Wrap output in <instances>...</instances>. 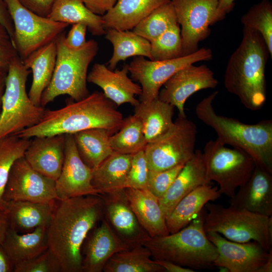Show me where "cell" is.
<instances>
[{
    "instance_id": "obj_5",
    "label": "cell",
    "mask_w": 272,
    "mask_h": 272,
    "mask_svg": "<svg viewBox=\"0 0 272 272\" xmlns=\"http://www.w3.org/2000/svg\"><path fill=\"white\" fill-rule=\"evenodd\" d=\"M206 213L203 209L184 228L172 234L151 237L143 245L154 259L170 261L194 270L213 268L218 252L204 230Z\"/></svg>"
},
{
    "instance_id": "obj_2",
    "label": "cell",
    "mask_w": 272,
    "mask_h": 272,
    "mask_svg": "<svg viewBox=\"0 0 272 272\" xmlns=\"http://www.w3.org/2000/svg\"><path fill=\"white\" fill-rule=\"evenodd\" d=\"M116 106L103 92L95 91L85 98L68 103L61 108L45 110L38 123L15 135L30 139L73 134L93 128H105L112 135L119 130L123 119Z\"/></svg>"
},
{
    "instance_id": "obj_29",
    "label": "cell",
    "mask_w": 272,
    "mask_h": 272,
    "mask_svg": "<svg viewBox=\"0 0 272 272\" xmlns=\"http://www.w3.org/2000/svg\"><path fill=\"white\" fill-rule=\"evenodd\" d=\"M14 265L32 259L48 249L47 227L21 234L9 227L3 244Z\"/></svg>"
},
{
    "instance_id": "obj_23",
    "label": "cell",
    "mask_w": 272,
    "mask_h": 272,
    "mask_svg": "<svg viewBox=\"0 0 272 272\" xmlns=\"http://www.w3.org/2000/svg\"><path fill=\"white\" fill-rule=\"evenodd\" d=\"M230 206L272 216V173L256 165L247 182L229 200Z\"/></svg>"
},
{
    "instance_id": "obj_14",
    "label": "cell",
    "mask_w": 272,
    "mask_h": 272,
    "mask_svg": "<svg viewBox=\"0 0 272 272\" xmlns=\"http://www.w3.org/2000/svg\"><path fill=\"white\" fill-rule=\"evenodd\" d=\"M4 198L7 202L50 203L58 200L55 181L35 170L23 157L17 159L11 168Z\"/></svg>"
},
{
    "instance_id": "obj_24",
    "label": "cell",
    "mask_w": 272,
    "mask_h": 272,
    "mask_svg": "<svg viewBox=\"0 0 272 272\" xmlns=\"http://www.w3.org/2000/svg\"><path fill=\"white\" fill-rule=\"evenodd\" d=\"M123 190L138 221L151 237L169 234L157 197L147 189L125 187Z\"/></svg>"
},
{
    "instance_id": "obj_36",
    "label": "cell",
    "mask_w": 272,
    "mask_h": 272,
    "mask_svg": "<svg viewBox=\"0 0 272 272\" xmlns=\"http://www.w3.org/2000/svg\"><path fill=\"white\" fill-rule=\"evenodd\" d=\"M109 142L113 151L129 155L144 150L148 144L141 122L134 114L123 119L119 130L110 136Z\"/></svg>"
},
{
    "instance_id": "obj_8",
    "label": "cell",
    "mask_w": 272,
    "mask_h": 272,
    "mask_svg": "<svg viewBox=\"0 0 272 272\" xmlns=\"http://www.w3.org/2000/svg\"><path fill=\"white\" fill-rule=\"evenodd\" d=\"M203 223L206 233L214 232L234 242H257L269 251L272 246V217L243 209L208 202Z\"/></svg>"
},
{
    "instance_id": "obj_6",
    "label": "cell",
    "mask_w": 272,
    "mask_h": 272,
    "mask_svg": "<svg viewBox=\"0 0 272 272\" xmlns=\"http://www.w3.org/2000/svg\"><path fill=\"white\" fill-rule=\"evenodd\" d=\"M65 36L63 32L55 39V66L51 82L41 96L40 106L43 107L62 95L78 101L90 94L87 85L88 70L97 54L98 44L90 39L82 47L72 48L65 44Z\"/></svg>"
},
{
    "instance_id": "obj_13",
    "label": "cell",
    "mask_w": 272,
    "mask_h": 272,
    "mask_svg": "<svg viewBox=\"0 0 272 272\" xmlns=\"http://www.w3.org/2000/svg\"><path fill=\"white\" fill-rule=\"evenodd\" d=\"M175 12L182 44V55L198 49L199 43L210 35V27L226 15L218 9V0H170Z\"/></svg>"
},
{
    "instance_id": "obj_41",
    "label": "cell",
    "mask_w": 272,
    "mask_h": 272,
    "mask_svg": "<svg viewBox=\"0 0 272 272\" xmlns=\"http://www.w3.org/2000/svg\"><path fill=\"white\" fill-rule=\"evenodd\" d=\"M14 272H62L60 264L47 249L40 255L14 265Z\"/></svg>"
},
{
    "instance_id": "obj_49",
    "label": "cell",
    "mask_w": 272,
    "mask_h": 272,
    "mask_svg": "<svg viewBox=\"0 0 272 272\" xmlns=\"http://www.w3.org/2000/svg\"><path fill=\"white\" fill-rule=\"evenodd\" d=\"M155 262L169 272H194L193 269L184 267L173 262L160 259H154Z\"/></svg>"
},
{
    "instance_id": "obj_21",
    "label": "cell",
    "mask_w": 272,
    "mask_h": 272,
    "mask_svg": "<svg viewBox=\"0 0 272 272\" xmlns=\"http://www.w3.org/2000/svg\"><path fill=\"white\" fill-rule=\"evenodd\" d=\"M33 138L23 157L35 170L55 181L63 164L65 134Z\"/></svg>"
},
{
    "instance_id": "obj_55",
    "label": "cell",
    "mask_w": 272,
    "mask_h": 272,
    "mask_svg": "<svg viewBox=\"0 0 272 272\" xmlns=\"http://www.w3.org/2000/svg\"><path fill=\"white\" fill-rule=\"evenodd\" d=\"M220 269V271L222 272H230L229 270L225 267L224 266H220L218 267Z\"/></svg>"
},
{
    "instance_id": "obj_40",
    "label": "cell",
    "mask_w": 272,
    "mask_h": 272,
    "mask_svg": "<svg viewBox=\"0 0 272 272\" xmlns=\"http://www.w3.org/2000/svg\"><path fill=\"white\" fill-rule=\"evenodd\" d=\"M152 60H165L182 55L180 28L177 24L150 42Z\"/></svg>"
},
{
    "instance_id": "obj_37",
    "label": "cell",
    "mask_w": 272,
    "mask_h": 272,
    "mask_svg": "<svg viewBox=\"0 0 272 272\" xmlns=\"http://www.w3.org/2000/svg\"><path fill=\"white\" fill-rule=\"evenodd\" d=\"M31 140L11 135L0 139V210L7 211L4 198L6 186L14 162L24 156Z\"/></svg>"
},
{
    "instance_id": "obj_4",
    "label": "cell",
    "mask_w": 272,
    "mask_h": 272,
    "mask_svg": "<svg viewBox=\"0 0 272 272\" xmlns=\"http://www.w3.org/2000/svg\"><path fill=\"white\" fill-rule=\"evenodd\" d=\"M218 94L215 91L200 100L195 107L197 117L214 130L224 145L243 150L256 165L272 173V120L246 124L217 114L213 105Z\"/></svg>"
},
{
    "instance_id": "obj_43",
    "label": "cell",
    "mask_w": 272,
    "mask_h": 272,
    "mask_svg": "<svg viewBox=\"0 0 272 272\" xmlns=\"http://www.w3.org/2000/svg\"><path fill=\"white\" fill-rule=\"evenodd\" d=\"M149 168L144 150L132 155L125 187L147 189Z\"/></svg>"
},
{
    "instance_id": "obj_1",
    "label": "cell",
    "mask_w": 272,
    "mask_h": 272,
    "mask_svg": "<svg viewBox=\"0 0 272 272\" xmlns=\"http://www.w3.org/2000/svg\"><path fill=\"white\" fill-rule=\"evenodd\" d=\"M103 218L100 194L58 200L47 227V237L48 249L62 272H82V245Z\"/></svg>"
},
{
    "instance_id": "obj_26",
    "label": "cell",
    "mask_w": 272,
    "mask_h": 272,
    "mask_svg": "<svg viewBox=\"0 0 272 272\" xmlns=\"http://www.w3.org/2000/svg\"><path fill=\"white\" fill-rule=\"evenodd\" d=\"M169 0H117L102 16L106 30H130L157 8Z\"/></svg>"
},
{
    "instance_id": "obj_46",
    "label": "cell",
    "mask_w": 272,
    "mask_h": 272,
    "mask_svg": "<svg viewBox=\"0 0 272 272\" xmlns=\"http://www.w3.org/2000/svg\"><path fill=\"white\" fill-rule=\"evenodd\" d=\"M25 8L40 16L48 18L56 0H18Z\"/></svg>"
},
{
    "instance_id": "obj_44",
    "label": "cell",
    "mask_w": 272,
    "mask_h": 272,
    "mask_svg": "<svg viewBox=\"0 0 272 272\" xmlns=\"http://www.w3.org/2000/svg\"><path fill=\"white\" fill-rule=\"evenodd\" d=\"M18 56L11 37L0 24V70L7 72L12 60Z\"/></svg>"
},
{
    "instance_id": "obj_11",
    "label": "cell",
    "mask_w": 272,
    "mask_h": 272,
    "mask_svg": "<svg viewBox=\"0 0 272 272\" xmlns=\"http://www.w3.org/2000/svg\"><path fill=\"white\" fill-rule=\"evenodd\" d=\"M13 21V42L20 59L55 40L69 24L34 14L18 0H5Z\"/></svg>"
},
{
    "instance_id": "obj_27",
    "label": "cell",
    "mask_w": 272,
    "mask_h": 272,
    "mask_svg": "<svg viewBox=\"0 0 272 272\" xmlns=\"http://www.w3.org/2000/svg\"><path fill=\"white\" fill-rule=\"evenodd\" d=\"M56 53L55 40L35 51L23 61L25 66L32 72V82L28 95L37 106H40L42 95L52 78Z\"/></svg>"
},
{
    "instance_id": "obj_39",
    "label": "cell",
    "mask_w": 272,
    "mask_h": 272,
    "mask_svg": "<svg viewBox=\"0 0 272 272\" xmlns=\"http://www.w3.org/2000/svg\"><path fill=\"white\" fill-rule=\"evenodd\" d=\"M243 27L254 30L262 36L272 56V4L262 0L248 10L241 18Z\"/></svg>"
},
{
    "instance_id": "obj_52",
    "label": "cell",
    "mask_w": 272,
    "mask_h": 272,
    "mask_svg": "<svg viewBox=\"0 0 272 272\" xmlns=\"http://www.w3.org/2000/svg\"><path fill=\"white\" fill-rule=\"evenodd\" d=\"M218 9L219 11L225 15L229 13L234 8L235 0H218Z\"/></svg>"
},
{
    "instance_id": "obj_48",
    "label": "cell",
    "mask_w": 272,
    "mask_h": 272,
    "mask_svg": "<svg viewBox=\"0 0 272 272\" xmlns=\"http://www.w3.org/2000/svg\"><path fill=\"white\" fill-rule=\"evenodd\" d=\"M0 24L6 29L13 41L14 25L5 0H0Z\"/></svg>"
},
{
    "instance_id": "obj_50",
    "label": "cell",
    "mask_w": 272,
    "mask_h": 272,
    "mask_svg": "<svg viewBox=\"0 0 272 272\" xmlns=\"http://www.w3.org/2000/svg\"><path fill=\"white\" fill-rule=\"evenodd\" d=\"M14 265L12 260L0 244V272L14 271Z\"/></svg>"
},
{
    "instance_id": "obj_28",
    "label": "cell",
    "mask_w": 272,
    "mask_h": 272,
    "mask_svg": "<svg viewBox=\"0 0 272 272\" xmlns=\"http://www.w3.org/2000/svg\"><path fill=\"white\" fill-rule=\"evenodd\" d=\"M56 204L28 201L8 202L9 226L18 232H29L39 227L49 225Z\"/></svg>"
},
{
    "instance_id": "obj_10",
    "label": "cell",
    "mask_w": 272,
    "mask_h": 272,
    "mask_svg": "<svg viewBox=\"0 0 272 272\" xmlns=\"http://www.w3.org/2000/svg\"><path fill=\"white\" fill-rule=\"evenodd\" d=\"M197 132L194 122L178 115L168 132L146 145L149 170L163 171L185 164L194 154Z\"/></svg>"
},
{
    "instance_id": "obj_18",
    "label": "cell",
    "mask_w": 272,
    "mask_h": 272,
    "mask_svg": "<svg viewBox=\"0 0 272 272\" xmlns=\"http://www.w3.org/2000/svg\"><path fill=\"white\" fill-rule=\"evenodd\" d=\"M93 169L81 158L73 134H65L64 159L61 173L55 180L58 200L70 198L97 195L100 192L92 184Z\"/></svg>"
},
{
    "instance_id": "obj_15",
    "label": "cell",
    "mask_w": 272,
    "mask_h": 272,
    "mask_svg": "<svg viewBox=\"0 0 272 272\" xmlns=\"http://www.w3.org/2000/svg\"><path fill=\"white\" fill-rule=\"evenodd\" d=\"M218 81L214 72L206 65H187L177 72L164 84L158 98L178 111V115L186 117L185 103L194 93L203 89H214Z\"/></svg>"
},
{
    "instance_id": "obj_20",
    "label": "cell",
    "mask_w": 272,
    "mask_h": 272,
    "mask_svg": "<svg viewBox=\"0 0 272 272\" xmlns=\"http://www.w3.org/2000/svg\"><path fill=\"white\" fill-rule=\"evenodd\" d=\"M128 64L113 71L97 63L88 74L87 82L101 88L104 95L117 106L124 103L135 106L140 101L135 96H140L142 90L141 86L128 77Z\"/></svg>"
},
{
    "instance_id": "obj_35",
    "label": "cell",
    "mask_w": 272,
    "mask_h": 272,
    "mask_svg": "<svg viewBox=\"0 0 272 272\" xmlns=\"http://www.w3.org/2000/svg\"><path fill=\"white\" fill-rule=\"evenodd\" d=\"M149 249L138 246L114 253L107 261L104 272H162L163 267L152 259Z\"/></svg>"
},
{
    "instance_id": "obj_54",
    "label": "cell",
    "mask_w": 272,
    "mask_h": 272,
    "mask_svg": "<svg viewBox=\"0 0 272 272\" xmlns=\"http://www.w3.org/2000/svg\"><path fill=\"white\" fill-rule=\"evenodd\" d=\"M272 271V249L270 251L269 256L264 263V264L261 266L257 272H271Z\"/></svg>"
},
{
    "instance_id": "obj_7",
    "label": "cell",
    "mask_w": 272,
    "mask_h": 272,
    "mask_svg": "<svg viewBox=\"0 0 272 272\" xmlns=\"http://www.w3.org/2000/svg\"><path fill=\"white\" fill-rule=\"evenodd\" d=\"M30 71L19 56L9 65L0 112V139L35 125L45 110L34 104L26 91Z\"/></svg>"
},
{
    "instance_id": "obj_25",
    "label": "cell",
    "mask_w": 272,
    "mask_h": 272,
    "mask_svg": "<svg viewBox=\"0 0 272 272\" xmlns=\"http://www.w3.org/2000/svg\"><path fill=\"white\" fill-rule=\"evenodd\" d=\"M217 186L211 184L201 185L181 199L166 218L169 234L175 233L188 225L210 201L220 197Z\"/></svg>"
},
{
    "instance_id": "obj_47",
    "label": "cell",
    "mask_w": 272,
    "mask_h": 272,
    "mask_svg": "<svg viewBox=\"0 0 272 272\" xmlns=\"http://www.w3.org/2000/svg\"><path fill=\"white\" fill-rule=\"evenodd\" d=\"M86 6L93 13L102 16L109 11L117 0H83Z\"/></svg>"
},
{
    "instance_id": "obj_34",
    "label": "cell",
    "mask_w": 272,
    "mask_h": 272,
    "mask_svg": "<svg viewBox=\"0 0 272 272\" xmlns=\"http://www.w3.org/2000/svg\"><path fill=\"white\" fill-rule=\"evenodd\" d=\"M105 38L113 45V54L108 61V69L114 70L118 63L131 56H144L152 60L150 42L130 30L108 29Z\"/></svg>"
},
{
    "instance_id": "obj_9",
    "label": "cell",
    "mask_w": 272,
    "mask_h": 272,
    "mask_svg": "<svg viewBox=\"0 0 272 272\" xmlns=\"http://www.w3.org/2000/svg\"><path fill=\"white\" fill-rule=\"evenodd\" d=\"M202 154L209 179L216 182L219 192L230 198L247 182L256 166L248 153L227 147L217 138L206 143Z\"/></svg>"
},
{
    "instance_id": "obj_16",
    "label": "cell",
    "mask_w": 272,
    "mask_h": 272,
    "mask_svg": "<svg viewBox=\"0 0 272 272\" xmlns=\"http://www.w3.org/2000/svg\"><path fill=\"white\" fill-rule=\"evenodd\" d=\"M206 233L218 252L214 266L227 267L230 272H257L267 260L271 250H265L255 241L239 243L217 232Z\"/></svg>"
},
{
    "instance_id": "obj_53",
    "label": "cell",
    "mask_w": 272,
    "mask_h": 272,
    "mask_svg": "<svg viewBox=\"0 0 272 272\" xmlns=\"http://www.w3.org/2000/svg\"><path fill=\"white\" fill-rule=\"evenodd\" d=\"M7 72L0 70V112L2 107V98L4 94Z\"/></svg>"
},
{
    "instance_id": "obj_38",
    "label": "cell",
    "mask_w": 272,
    "mask_h": 272,
    "mask_svg": "<svg viewBox=\"0 0 272 272\" xmlns=\"http://www.w3.org/2000/svg\"><path fill=\"white\" fill-rule=\"evenodd\" d=\"M177 24L174 8L169 0L155 9L132 30L151 42Z\"/></svg>"
},
{
    "instance_id": "obj_51",
    "label": "cell",
    "mask_w": 272,
    "mask_h": 272,
    "mask_svg": "<svg viewBox=\"0 0 272 272\" xmlns=\"http://www.w3.org/2000/svg\"><path fill=\"white\" fill-rule=\"evenodd\" d=\"M7 212L0 210V244H2L9 228Z\"/></svg>"
},
{
    "instance_id": "obj_3",
    "label": "cell",
    "mask_w": 272,
    "mask_h": 272,
    "mask_svg": "<svg viewBox=\"0 0 272 272\" xmlns=\"http://www.w3.org/2000/svg\"><path fill=\"white\" fill-rule=\"evenodd\" d=\"M242 33L239 45L228 60L224 84L246 108L256 111L266 100L265 68L270 55L258 32L243 27Z\"/></svg>"
},
{
    "instance_id": "obj_30",
    "label": "cell",
    "mask_w": 272,
    "mask_h": 272,
    "mask_svg": "<svg viewBox=\"0 0 272 272\" xmlns=\"http://www.w3.org/2000/svg\"><path fill=\"white\" fill-rule=\"evenodd\" d=\"M135 107L134 114L141 122L147 143L165 134L174 124V107L158 97L147 103H140Z\"/></svg>"
},
{
    "instance_id": "obj_42",
    "label": "cell",
    "mask_w": 272,
    "mask_h": 272,
    "mask_svg": "<svg viewBox=\"0 0 272 272\" xmlns=\"http://www.w3.org/2000/svg\"><path fill=\"white\" fill-rule=\"evenodd\" d=\"M184 164L159 171H149L146 188L158 199L167 191Z\"/></svg>"
},
{
    "instance_id": "obj_45",
    "label": "cell",
    "mask_w": 272,
    "mask_h": 272,
    "mask_svg": "<svg viewBox=\"0 0 272 272\" xmlns=\"http://www.w3.org/2000/svg\"><path fill=\"white\" fill-rule=\"evenodd\" d=\"M86 25L81 23L74 24L64 38L65 44L72 48H79L86 42V34L87 30Z\"/></svg>"
},
{
    "instance_id": "obj_19",
    "label": "cell",
    "mask_w": 272,
    "mask_h": 272,
    "mask_svg": "<svg viewBox=\"0 0 272 272\" xmlns=\"http://www.w3.org/2000/svg\"><path fill=\"white\" fill-rule=\"evenodd\" d=\"M129 249L103 218L87 235L82 247V272H102L115 253Z\"/></svg>"
},
{
    "instance_id": "obj_22",
    "label": "cell",
    "mask_w": 272,
    "mask_h": 272,
    "mask_svg": "<svg viewBox=\"0 0 272 272\" xmlns=\"http://www.w3.org/2000/svg\"><path fill=\"white\" fill-rule=\"evenodd\" d=\"M202 152L196 150L192 157L185 163L166 193L159 199L166 218L185 196L197 187L210 184Z\"/></svg>"
},
{
    "instance_id": "obj_31",
    "label": "cell",
    "mask_w": 272,
    "mask_h": 272,
    "mask_svg": "<svg viewBox=\"0 0 272 272\" xmlns=\"http://www.w3.org/2000/svg\"><path fill=\"white\" fill-rule=\"evenodd\" d=\"M132 155L113 152L93 170L92 184L100 194L115 192L125 187Z\"/></svg>"
},
{
    "instance_id": "obj_12",
    "label": "cell",
    "mask_w": 272,
    "mask_h": 272,
    "mask_svg": "<svg viewBox=\"0 0 272 272\" xmlns=\"http://www.w3.org/2000/svg\"><path fill=\"white\" fill-rule=\"evenodd\" d=\"M211 49L201 48L180 57L165 60H152L137 56L128 64L131 79L139 82L142 92L140 102L147 103L158 97L161 88L180 69L197 62L212 59Z\"/></svg>"
},
{
    "instance_id": "obj_33",
    "label": "cell",
    "mask_w": 272,
    "mask_h": 272,
    "mask_svg": "<svg viewBox=\"0 0 272 272\" xmlns=\"http://www.w3.org/2000/svg\"><path fill=\"white\" fill-rule=\"evenodd\" d=\"M48 18L69 25L84 24L94 36L105 34L102 16L91 12L83 0H56Z\"/></svg>"
},
{
    "instance_id": "obj_32",
    "label": "cell",
    "mask_w": 272,
    "mask_h": 272,
    "mask_svg": "<svg viewBox=\"0 0 272 272\" xmlns=\"http://www.w3.org/2000/svg\"><path fill=\"white\" fill-rule=\"evenodd\" d=\"M78 152L82 161L93 170L113 152L110 133L103 128H93L73 134Z\"/></svg>"
},
{
    "instance_id": "obj_17",
    "label": "cell",
    "mask_w": 272,
    "mask_h": 272,
    "mask_svg": "<svg viewBox=\"0 0 272 272\" xmlns=\"http://www.w3.org/2000/svg\"><path fill=\"white\" fill-rule=\"evenodd\" d=\"M100 195L103 200V218L129 248L143 245L150 239L130 207L123 189Z\"/></svg>"
}]
</instances>
